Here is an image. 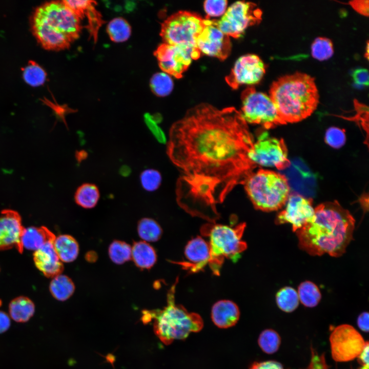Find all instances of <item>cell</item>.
Segmentation results:
<instances>
[{"instance_id": "obj_1", "label": "cell", "mask_w": 369, "mask_h": 369, "mask_svg": "<svg viewBox=\"0 0 369 369\" xmlns=\"http://www.w3.org/2000/svg\"><path fill=\"white\" fill-rule=\"evenodd\" d=\"M254 140L239 111L201 103L171 126L167 153L180 176L176 201L192 216L214 222L217 205L256 166L249 158Z\"/></svg>"}, {"instance_id": "obj_2", "label": "cell", "mask_w": 369, "mask_h": 369, "mask_svg": "<svg viewBox=\"0 0 369 369\" xmlns=\"http://www.w3.org/2000/svg\"><path fill=\"white\" fill-rule=\"evenodd\" d=\"M355 220L337 201L315 208L313 220L296 232L300 248L313 256L339 257L353 238Z\"/></svg>"}, {"instance_id": "obj_3", "label": "cell", "mask_w": 369, "mask_h": 369, "mask_svg": "<svg viewBox=\"0 0 369 369\" xmlns=\"http://www.w3.org/2000/svg\"><path fill=\"white\" fill-rule=\"evenodd\" d=\"M269 93L280 118L285 124L306 118L316 109L319 102L314 78L301 72L279 78L272 84Z\"/></svg>"}, {"instance_id": "obj_4", "label": "cell", "mask_w": 369, "mask_h": 369, "mask_svg": "<svg viewBox=\"0 0 369 369\" xmlns=\"http://www.w3.org/2000/svg\"><path fill=\"white\" fill-rule=\"evenodd\" d=\"M33 34L45 49L68 48L81 32L80 19L62 1L46 3L35 11L32 19Z\"/></svg>"}, {"instance_id": "obj_5", "label": "cell", "mask_w": 369, "mask_h": 369, "mask_svg": "<svg viewBox=\"0 0 369 369\" xmlns=\"http://www.w3.org/2000/svg\"><path fill=\"white\" fill-rule=\"evenodd\" d=\"M177 278L168 291L167 305L162 310L144 311L142 321L144 323L153 320V330L156 336L165 344L169 345L175 340L185 339L191 333L199 332L203 326L201 316L188 312L175 302Z\"/></svg>"}, {"instance_id": "obj_6", "label": "cell", "mask_w": 369, "mask_h": 369, "mask_svg": "<svg viewBox=\"0 0 369 369\" xmlns=\"http://www.w3.org/2000/svg\"><path fill=\"white\" fill-rule=\"evenodd\" d=\"M243 185L255 208L264 212L280 209L290 194L286 177L264 169L252 172Z\"/></svg>"}, {"instance_id": "obj_7", "label": "cell", "mask_w": 369, "mask_h": 369, "mask_svg": "<svg viewBox=\"0 0 369 369\" xmlns=\"http://www.w3.org/2000/svg\"><path fill=\"white\" fill-rule=\"evenodd\" d=\"M246 225L241 223L235 227L219 224H208L201 232L210 239V259L209 265L213 273L219 275L225 258L236 261L247 247L242 236Z\"/></svg>"}, {"instance_id": "obj_8", "label": "cell", "mask_w": 369, "mask_h": 369, "mask_svg": "<svg viewBox=\"0 0 369 369\" xmlns=\"http://www.w3.org/2000/svg\"><path fill=\"white\" fill-rule=\"evenodd\" d=\"M206 22V19L197 13L180 11L163 21L160 35L163 43L196 49L197 38Z\"/></svg>"}, {"instance_id": "obj_9", "label": "cell", "mask_w": 369, "mask_h": 369, "mask_svg": "<svg viewBox=\"0 0 369 369\" xmlns=\"http://www.w3.org/2000/svg\"><path fill=\"white\" fill-rule=\"evenodd\" d=\"M241 98L240 112L247 124L259 125L265 129L285 124L270 96L257 91L253 87L245 89Z\"/></svg>"}, {"instance_id": "obj_10", "label": "cell", "mask_w": 369, "mask_h": 369, "mask_svg": "<svg viewBox=\"0 0 369 369\" xmlns=\"http://www.w3.org/2000/svg\"><path fill=\"white\" fill-rule=\"evenodd\" d=\"M249 155L250 160L256 166L283 170L290 165L288 149L284 140L270 136L267 131L261 132L258 134Z\"/></svg>"}, {"instance_id": "obj_11", "label": "cell", "mask_w": 369, "mask_h": 369, "mask_svg": "<svg viewBox=\"0 0 369 369\" xmlns=\"http://www.w3.org/2000/svg\"><path fill=\"white\" fill-rule=\"evenodd\" d=\"M261 16L262 11L256 4L237 1L230 6L217 23L223 33L229 37L238 38L248 27L259 24Z\"/></svg>"}, {"instance_id": "obj_12", "label": "cell", "mask_w": 369, "mask_h": 369, "mask_svg": "<svg viewBox=\"0 0 369 369\" xmlns=\"http://www.w3.org/2000/svg\"><path fill=\"white\" fill-rule=\"evenodd\" d=\"M331 354L336 362H347L358 357L365 344L361 335L352 325H339L330 336Z\"/></svg>"}, {"instance_id": "obj_13", "label": "cell", "mask_w": 369, "mask_h": 369, "mask_svg": "<svg viewBox=\"0 0 369 369\" xmlns=\"http://www.w3.org/2000/svg\"><path fill=\"white\" fill-rule=\"evenodd\" d=\"M154 55L163 72L180 78L189 68L192 59H198L201 53L198 49L163 43L157 47Z\"/></svg>"}, {"instance_id": "obj_14", "label": "cell", "mask_w": 369, "mask_h": 369, "mask_svg": "<svg viewBox=\"0 0 369 369\" xmlns=\"http://www.w3.org/2000/svg\"><path fill=\"white\" fill-rule=\"evenodd\" d=\"M284 206L285 208L276 216V224L290 223L296 232L314 218L315 209L310 198L297 193L290 194Z\"/></svg>"}, {"instance_id": "obj_15", "label": "cell", "mask_w": 369, "mask_h": 369, "mask_svg": "<svg viewBox=\"0 0 369 369\" xmlns=\"http://www.w3.org/2000/svg\"><path fill=\"white\" fill-rule=\"evenodd\" d=\"M196 45L201 53L223 60L230 55V37L219 28L216 20L206 19V25L198 35Z\"/></svg>"}, {"instance_id": "obj_16", "label": "cell", "mask_w": 369, "mask_h": 369, "mask_svg": "<svg viewBox=\"0 0 369 369\" xmlns=\"http://www.w3.org/2000/svg\"><path fill=\"white\" fill-rule=\"evenodd\" d=\"M265 71V65L258 56L247 54L236 60L225 79L231 88L236 89L243 85H253L259 83Z\"/></svg>"}, {"instance_id": "obj_17", "label": "cell", "mask_w": 369, "mask_h": 369, "mask_svg": "<svg viewBox=\"0 0 369 369\" xmlns=\"http://www.w3.org/2000/svg\"><path fill=\"white\" fill-rule=\"evenodd\" d=\"M24 229L20 216L16 211L3 210L0 215V251L15 248L22 253L20 237Z\"/></svg>"}, {"instance_id": "obj_18", "label": "cell", "mask_w": 369, "mask_h": 369, "mask_svg": "<svg viewBox=\"0 0 369 369\" xmlns=\"http://www.w3.org/2000/svg\"><path fill=\"white\" fill-rule=\"evenodd\" d=\"M184 255L187 261L177 262L191 272L201 271L209 263L210 250L209 243L200 237L191 240L186 245Z\"/></svg>"}, {"instance_id": "obj_19", "label": "cell", "mask_w": 369, "mask_h": 369, "mask_svg": "<svg viewBox=\"0 0 369 369\" xmlns=\"http://www.w3.org/2000/svg\"><path fill=\"white\" fill-rule=\"evenodd\" d=\"M54 240L47 242L33 253L36 267L48 278H53L61 274L64 270L63 264L55 251Z\"/></svg>"}, {"instance_id": "obj_20", "label": "cell", "mask_w": 369, "mask_h": 369, "mask_svg": "<svg viewBox=\"0 0 369 369\" xmlns=\"http://www.w3.org/2000/svg\"><path fill=\"white\" fill-rule=\"evenodd\" d=\"M240 317L238 306L229 300H219L213 306L211 310L212 320L215 325L227 329L235 325Z\"/></svg>"}, {"instance_id": "obj_21", "label": "cell", "mask_w": 369, "mask_h": 369, "mask_svg": "<svg viewBox=\"0 0 369 369\" xmlns=\"http://www.w3.org/2000/svg\"><path fill=\"white\" fill-rule=\"evenodd\" d=\"M55 236L46 227H30L24 229L20 242L22 247L27 250L35 251L47 242L54 240Z\"/></svg>"}, {"instance_id": "obj_22", "label": "cell", "mask_w": 369, "mask_h": 369, "mask_svg": "<svg viewBox=\"0 0 369 369\" xmlns=\"http://www.w3.org/2000/svg\"><path fill=\"white\" fill-rule=\"evenodd\" d=\"M53 246L59 260L64 262H71L77 257L79 245L74 238L69 235H60L55 237Z\"/></svg>"}, {"instance_id": "obj_23", "label": "cell", "mask_w": 369, "mask_h": 369, "mask_svg": "<svg viewBox=\"0 0 369 369\" xmlns=\"http://www.w3.org/2000/svg\"><path fill=\"white\" fill-rule=\"evenodd\" d=\"M131 248V259L136 266L141 269H149L154 265L157 260L156 253L148 242H135Z\"/></svg>"}, {"instance_id": "obj_24", "label": "cell", "mask_w": 369, "mask_h": 369, "mask_svg": "<svg viewBox=\"0 0 369 369\" xmlns=\"http://www.w3.org/2000/svg\"><path fill=\"white\" fill-rule=\"evenodd\" d=\"M9 311L13 320L18 322H25L34 315L35 305L29 298L19 296L10 302Z\"/></svg>"}, {"instance_id": "obj_25", "label": "cell", "mask_w": 369, "mask_h": 369, "mask_svg": "<svg viewBox=\"0 0 369 369\" xmlns=\"http://www.w3.org/2000/svg\"><path fill=\"white\" fill-rule=\"evenodd\" d=\"M100 193L97 186L91 183H85L79 186L74 194L76 204L84 209H92L97 204Z\"/></svg>"}, {"instance_id": "obj_26", "label": "cell", "mask_w": 369, "mask_h": 369, "mask_svg": "<svg viewBox=\"0 0 369 369\" xmlns=\"http://www.w3.org/2000/svg\"><path fill=\"white\" fill-rule=\"evenodd\" d=\"M49 290L54 298L63 301L67 300L73 295L75 285L68 276L61 274L52 278Z\"/></svg>"}, {"instance_id": "obj_27", "label": "cell", "mask_w": 369, "mask_h": 369, "mask_svg": "<svg viewBox=\"0 0 369 369\" xmlns=\"http://www.w3.org/2000/svg\"><path fill=\"white\" fill-rule=\"evenodd\" d=\"M297 293L299 300L308 308L317 306L321 298V294L317 286L310 281L301 283L298 286Z\"/></svg>"}, {"instance_id": "obj_28", "label": "cell", "mask_w": 369, "mask_h": 369, "mask_svg": "<svg viewBox=\"0 0 369 369\" xmlns=\"http://www.w3.org/2000/svg\"><path fill=\"white\" fill-rule=\"evenodd\" d=\"M107 31L112 41L121 43L129 38L131 28L126 19L122 17H116L108 23Z\"/></svg>"}, {"instance_id": "obj_29", "label": "cell", "mask_w": 369, "mask_h": 369, "mask_svg": "<svg viewBox=\"0 0 369 369\" xmlns=\"http://www.w3.org/2000/svg\"><path fill=\"white\" fill-rule=\"evenodd\" d=\"M299 300L297 292L290 286L281 288L276 295V301L278 308L286 313L295 311L299 305Z\"/></svg>"}, {"instance_id": "obj_30", "label": "cell", "mask_w": 369, "mask_h": 369, "mask_svg": "<svg viewBox=\"0 0 369 369\" xmlns=\"http://www.w3.org/2000/svg\"><path fill=\"white\" fill-rule=\"evenodd\" d=\"M137 232L139 236L146 242H155L162 235V229L159 224L150 218H143L139 221Z\"/></svg>"}, {"instance_id": "obj_31", "label": "cell", "mask_w": 369, "mask_h": 369, "mask_svg": "<svg viewBox=\"0 0 369 369\" xmlns=\"http://www.w3.org/2000/svg\"><path fill=\"white\" fill-rule=\"evenodd\" d=\"M258 343L263 352L272 354L278 350L281 338L276 331L270 329H265L259 335Z\"/></svg>"}, {"instance_id": "obj_32", "label": "cell", "mask_w": 369, "mask_h": 369, "mask_svg": "<svg viewBox=\"0 0 369 369\" xmlns=\"http://www.w3.org/2000/svg\"><path fill=\"white\" fill-rule=\"evenodd\" d=\"M150 87L152 92L157 96L164 97L168 95L172 91L173 82L171 77L165 72L154 74L150 80Z\"/></svg>"}, {"instance_id": "obj_33", "label": "cell", "mask_w": 369, "mask_h": 369, "mask_svg": "<svg viewBox=\"0 0 369 369\" xmlns=\"http://www.w3.org/2000/svg\"><path fill=\"white\" fill-rule=\"evenodd\" d=\"M108 253L114 263L121 264L131 259L132 248L124 241L115 240L110 245Z\"/></svg>"}, {"instance_id": "obj_34", "label": "cell", "mask_w": 369, "mask_h": 369, "mask_svg": "<svg viewBox=\"0 0 369 369\" xmlns=\"http://www.w3.org/2000/svg\"><path fill=\"white\" fill-rule=\"evenodd\" d=\"M23 75L25 82L33 87L42 85L46 79L45 70L34 61H30L25 67Z\"/></svg>"}, {"instance_id": "obj_35", "label": "cell", "mask_w": 369, "mask_h": 369, "mask_svg": "<svg viewBox=\"0 0 369 369\" xmlns=\"http://www.w3.org/2000/svg\"><path fill=\"white\" fill-rule=\"evenodd\" d=\"M311 53L314 58L323 61L331 58L334 53L332 41L326 37H318L311 46Z\"/></svg>"}, {"instance_id": "obj_36", "label": "cell", "mask_w": 369, "mask_h": 369, "mask_svg": "<svg viewBox=\"0 0 369 369\" xmlns=\"http://www.w3.org/2000/svg\"><path fill=\"white\" fill-rule=\"evenodd\" d=\"M161 181L160 172L154 169H146L140 175L141 185L144 189L148 192H153L158 189Z\"/></svg>"}, {"instance_id": "obj_37", "label": "cell", "mask_w": 369, "mask_h": 369, "mask_svg": "<svg viewBox=\"0 0 369 369\" xmlns=\"http://www.w3.org/2000/svg\"><path fill=\"white\" fill-rule=\"evenodd\" d=\"M346 140L345 131L338 127H330L326 130L324 140L330 147L338 149L343 146Z\"/></svg>"}, {"instance_id": "obj_38", "label": "cell", "mask_w": 369, "mask_h": 369, "mask_svg": "<svg viewBox=\"0 0 369 369\" xmlns=\"http://www.w3.org/2000/svg\"><path fill=\"white\" fill-rule=\"evenodd\" d=\"M146 124L156 139L161 144L167 142V138L163 130L158 126L161 118L160 115H151L147 113L144 115Z\"/></svg>"}, {"instance_id": "obj_39", "label": "cell", "mask_w": 369, "mask_h": 369, "mask_svg": "<svg viewBox=\"0 0 369 369\" xmlns=\"http://www.w3.org/2000/svg\"><path fill=\"white\" fill-rule=\"evenodd\" d=\"M227 1L224 0H208L204 2V9L207 13V18L209 17H216L223 15L226 11Z\"/></svg>"}, {"instance_id": "obj_40", "label": "cell", "mask_w": 369, "mask_h": 369, "mask_svg": "<svg viewBox=\"0 0 369 369\" xmlns=\"http://www.w3.org/2000/svg\"><path fill=\"white\" fill-rule=\"evenodd\" d=\"M352 76L354 82L358 85L368 86L369 82L368 72L365 68H358L355 70Z\"/></svg>"}, {"instance_id": "obj_41", "label": "cell", "mask_w": 369, "mask_h": 369, "mask_svg": "<svg viewBox=\"0 0 369 369\" xmlns=\"http://www.w3.org/2000/svg\"><path fill=\"white\" fill-rule=\"evenodd\" d=\"M306 369H328L325 362L324 355L319 356L312 350V357L311 362Z\"/></svg>"}, {"instance_id": "obj_42", "label": "cell", "mask_w": 369, "mask_h": 369, "mask_svg": "<svg viewBox=\"0 0 369 369\" xmlns=\"http://www.w3.org/2000/svg\"><path fill=\"white\" fill-rule=\"evenodd\" d=\"M249 369H284L282 364L276 361L269 360L254 362Z\"/></svg>"}, {"instance_id": "obj_43", "label": "cell", "mask_w": 369, "mask_h": 369, "mask_svg": "<svg viewBox=\"0 0 369 369\" xmlns=\"http://www.w3.org/2000/svg\"><path fill=\"white\" fill-rule=\"evenodd\" d=\"M350 5L357 12L365 15H368V1L360 0L350 2Z\"/></svg>"}, {"instance_id": "obj_44", "label": "cell", "mask_w": 369, "mask_h": 369, "mask_svg": "<svg viewBox=\"0 0 369 369\" xmlns=\"http://www.w3.org/2000/svg\"><path fill=\"white\" fill-rule=\"evenodd\" d=\"M368 313L367 312H363L361 313L357 318V325L359 329L363 332L367 333L368 332Z\"/></svg>"}, {"instance_id": "obj_45", "label": "cell", "mask_w": 369, "mask_h": 369, "mask_svg": "<svg viewBox=\"0 0 369 369\" xmlns=\"http://www.w3.org/2000/svg\"><path fill=\"white\" fill-rule=\"evenodd\" d=\"M10 319L5 312L0 311V333L6 332L10 327Z\"/></svg>"}, {"instance_id": "obj_46", "label": "cell", "mask_w": 369, "mask_h": 369, "mask_svg": "<svg viewBox=\"0 0 369 369\" xmlns=\"http://www.w3.org/2000/svg\"><path fill=\"white\" fill-rule=\"evenodd\" d=\"M358 361L362 365H368V342L366 341L365 346L358 357Z\"/></svg>"}, {"instance_id": "obj_47", "label": "cell", "mask_w": 369, "mask_h": 369, "mask_svg": "<svg viewBox=\"0 0 369 369\" xmlns=\"http://www.w3.org/2000/svg\"><path fill=\"white\" fill-rule=\"evenodd\" d=\"M75 158L78 162H81L88 157V153L85 150H80L76 152Z\"/></svg>"}, {"instance_id": "obj_48", "label": "cell", "mask_w": 369, "mask_h": 369, "mask_svg": "<svg viewBox=\"0 0 369 369\" xmlns=\"http://www.w3.org/2000/svg\"><path fill=\"white\" fill-rule=\"evenodd\" d=\"M120 172L122 175L127 176L130 173V170L127 167L124 166L121 168Z\"/></svg>"}, {"instance_id": "obj_49", "label": "cell", "mask_w": 369, "mask_h": 369, "mask_svg": "<svg viewBox=\"0 0 369 369\" xmlns=\"http://www.w3.org/2000/svg\"><path fill=\"white\" fill-rule=\"evenodd\" d=\"M358 369H368V365H362Z\"/></svg>"}, {"instance_id": "obj_50", "label": "cell", "mask_w": 369, "mask_h": 369, "mask_svg": "<svg viewBox=\"0 0 369 369\" xmlns=\"http://www.w3.org/2000/svg\"><path fill=\"white\" fill-rule=\"evenodd\" d=\"M1 304H2V301H1V300H0V306L1 305Z\"/></svg>"}]
</instances>
